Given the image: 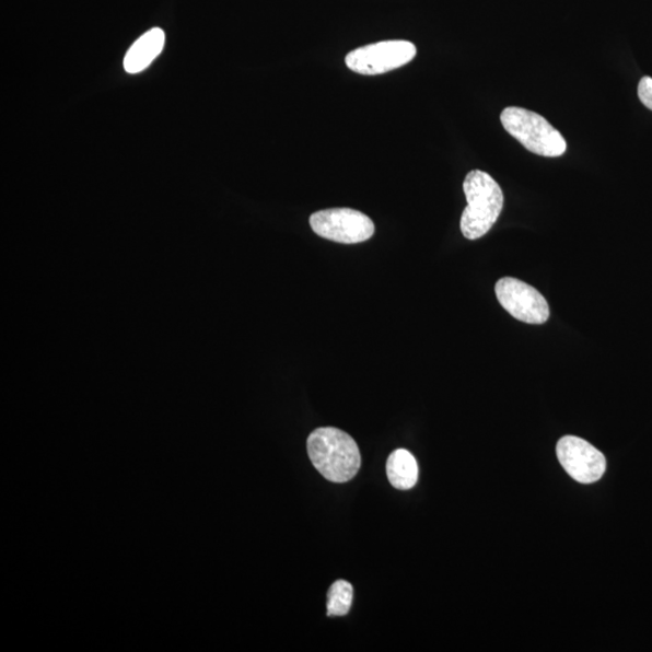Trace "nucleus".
Instances as JSON below:
<instances>
[{
    "mask_svg": "<svg viewBox=\"0 0 652 652\" xmlns=\"http://www.w3.org/2000/svg\"><path fill=\"white\" fill-rule=\"evenodd\" d=\"M307 450L313 467L335 484L351 481L362 465L354 439L337 428L314 430L307 440Z\"/></svg>",
    "mask_w": 652,
    "mask_h": 652,
    "instance_id": "f257e3e1",
    "label": "nucleus"
},
{
    "mask_svg": "<svg viewBox=\"0 0 652 652\" xmlns=\"http://www.w3.org/2000/svg\"><path fill=\"white\" fill-rule=\"evenodd\" d=\"M468 206L461 219L465 238L479 240L493 228L504 207V194L499 184L484 171H471L463 184Z\"/></svg>",
    "mask_w": 652,
    "mask_h": 652,
    "instance_id": "f03ea898",
    "label": "nucleus"
},
{
    "mask_svg": "<svg viewBox=\"0 0 652 652\" xmlns=\"http://www.w3.org/2000/svg\"><path fill=\"white\" fill-rule=\"evenodd\" d=\"M500 120L508 133L516 138L533 154L558 158L566 153L564 137L542 115L523 108L510 107L502 112Z\"/></svg>",
    "mask_w": 652,
    "mask_h": 652,
    "instance_id": "7ed1b4c3",
    "label": "nucleus"
},
{
    "mask_svg": "<svg viewBox=\"0 0 652 652\" xmlns=\"http://www.w3.org/2000/svg\"><path fill=\"white\" fill-rule=\"evenodd\" d=\"M310 225L325 240L357 244L375 234V224L368 216L351 208L324 209L310 218Z\"/></svg>",
    "mask_w": 652,
    "mask_h": 652,
    "instance_id": "20e7f679",
    "label": "nucleus"
},
{
    "mask_svg": "<svg viewBox=\"0 0 652 652\" xmlns=\"http://www.w3.org/2000/svg\"><path fill=\"white\" fill-rule=\"evenodd\" d=\"M416 54V46L411 42H380L349 53L346 57V65L354 73L377 75L411 62Z\"/></svg>",
    "mask_w": 652,
    "mask_h": 652,
    "instance_id": "39448f33",
    "label": "nucleus"
},
{
    "mask_svg": "<svg viewBox=\"0 0 652 652\" xmlns=\"http://www.w3.org/2000/svg\"><path fill=\"white\" fill-rule=\"evenodd\" d=\"M499 304L517 321L544 324L550 317V307L539 291L520 279L505 277L496 284Z\"/></svg>",
    "mask_w": 652,
    "mask_h": 652,
    "instance_id": "423d86ee",
    "label": "nucleus"
},
{
    "mask_svg": "<svg viewBox=\"0 0 652 652\" xmlns=\"http://www.w3.org/2000/svg\"><path fill=\"white\" fill-rule=\"evenodd\" d=\"M557 457L564 470L580 484L597 482L607 469L603 453L578 436L568 435L558 441Z\"/></svg>",
    "mask_w": 652,
    "mask_h": 652,
    "instance_id": "0eeeda50",
    "label": "nucleus"
},
{
    "mask_svg": "<svg viewBox=\"0 0 652 652\" xmlns=\"http://www.w3.org/2000/svg\"><path fill=\"white\" fill-rule=\"evenodd\" d=\"M165 40V32L161 28L156 27L144 33L141 38L135 42L125 56L126 72L137 74L145 71L162 53Z\"/></svg>",
    "mask_w": 652,
    "mask_h": 652,
    "instance_id": "6e6552de",
    "label": "nucleus"
},
{
    "mask_svg": "<svg viewBox=\"0 0 652 652\" xmlns=\"http://www.w3.org/2000/svg\"><path fill=\"white\" fill-rule=\"evenodd\" d=\"M387 475L393 487L407 491L418 481V465L409 451H394L387 462Z\"/></svg>",
    "mask_w": 652,
    "mask_h": 652,
    "instance_id": "1a4fd4ad",
    "label": "nucleus"
},
{
    "mask_svg": "<svg viewBox=\"0 0 652 652\" xmlns=\"http://www.w3.org/2000/svg\"><path fill=\"white\" fill-rule=\"evenodd\" d=\"M353 586L348 581L334 582L328 593V616H345L351 610Z\"/></svg>",
    "mask_w": 652,
    "mask_h": 652,
    "instance_id": "9d476101",
    "label": "nucleus"
},
{
    "mask_svg": "<svg viewBox=\"0 0 652 652\" xmlns=\"http://www.w3.org/2000/svg\"><path fill=\"white\" fill-rule=\"evenodd\" d=\"M638 96L644 106L652 110V78L644 77L638 86Z\"/></svg>",
    "mask_w": 652,
    "mask_h": 652,
    "instance_id": "9b49d317",
    "label": "nucleus"
}]
</instances>
